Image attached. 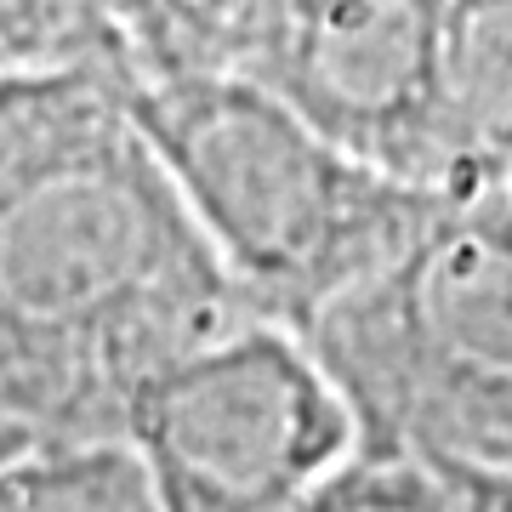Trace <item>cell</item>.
I'll return each mask as SVG.
<instances>
[{
	"mask_svg": "<svg viewBox=\"0 0 512 512\" xmlns=\"http://www.w3.org/2000/svg\"><path fill=\"white\" fill-rule=\"evenodd\" d=\"M120 80L245 302L302 336L444 205L330 143L256 74Z\"/></svg>",
	"mask_w": 512,
	"mask_h": 512,
	"instance_id": "3957f363",
	"label": "cell"
},
{
	"mask_svg": "<svg viewBox=\"0 0 512 512\" xmlns=\"http://www.w3.org/2000/svg\"><path fill=\"white\" fill-rule=\"evenodd\" d=\"M308 342L359 450L421 467L461 512H512V217L444 200Z\"/></svg>",
	"mask_w": 512,
	"mask_h": 512,
	"instance_id": "7a4b0ae2",
	"label": "cell"
},
{
	"mask_svg": "<svg viewBox=\"0 0 512 512\" xmlns=\"http://www.w3.org/2000/svg\"><path fill=\"white\" fill-rule=\"evenodd\" d=\"M279 0H86V52L109 69L148 74H245L268 40Z\"/></svg>",
	"mask_w": 512,
	"mask_h": 512,
	"instance_id": "52a82bcc",
	"label": "cell"
},
{
	"mask_svg": "<svg viewBox=\"0 0 512 512\" xmlns=\"http://www.w3.org/2000/svg\"><path fill=\"white\" fill-rule=\"evenodd\" d=\"M86 52V0H0V69Z\"/></svg>",
	"mask_w": 512,
	"mask_h": 512,
	"instance_id": "30bf717a",
	"label": "cell"
},
{
	"mask_svg": "<svg viewBox=\"0 0 512 512\" xmlns=\"http://www.w3.org/2000/svg\"><path fill=\"white\" fill-rule=\"evenodd\" d=\"M29 444H35V439H29V433H23V427H18L12 416H6V410H0V467H6L12 456H23Z\"/></svg>",
	"mask_w": 512,
	"mask_h": 512,
	"instance_id": "8fae6325",
	"label": "cell"
},
{
	"mask_svg": "<svg viewBox=\"0 0 512 512\" xmlns=\"http://www.w3.org/2000/svg\"><path fill=\"white\" fill-rule=\"evenodd\" d=\"M126 444L154 512H302L359 456V421L302 330L245 319L148 387Z\"/></svg>",
	"mask_w": 512,
	"mask_h": 512,
	"instance_id": "277c9868",
	"label": "cell"
},
{
	"mask_svg": "<svg viewBox=\"0 0 512 512\" xmlns=\"http://www.w3.org/2000/svg\"><path fill=\"white\" fill-rule=\"evenodd\" d=\"M302 512H461V501L410 461L359 450Z\"/></svg>",
	"mask_w": 512,
	"mask_h": 512,
	"instance_id": "9c48e42d",
	"label": "cell"
},
{
	"mask_svg": "<svg viewBox=\"0 0 512 512\" xmlns=\"http://www.w3.org/2000/svg\"><path fill=\"white\" fill-rule=\"evenodd\" d=\"M433 194L512 217V0H444V120Z\"/></svg>",
	"mask_w": 512,
	"mask_h": 512,
	"instance_id": "8992f818",
	"label": "cell"
},
{
	"mask_svg": "<svg viewBox=\"0 0 512 512\" xmlns=\"http://www.w3.org/2000/svg\"><path fill=\"white\" fill-rule=\"evenodd\" d=\"M0 512H154V490L126 439L29 444L0 467Z\"/></svg>",
	"mask_w": 512,
	"mask_h": 512,
	"instance_id": "ba28073f",
	"label": "cell"
},
{
	"mask_svg": "<svg viewBox=\"0 0 512 512\" xmlns=\"http://www.w3.org/2000/svg\"><path fill=\"white\" fill-rule=\"evenodd\" d=\"M262 313L97 52L0 69V410L126 439L160 376Z\"/></svg>",
	"mask_w": 512,
	"mask_h": 512,
	"instance_id": "6da1fadb",
	"label": "cell"
},
{
	"mask_svg": "<svg viewBox=\"0 0 512 512\" xmlns=\"http://www.w3.org/2000/svg\"><path fill=\"white\" fill-rule=\"evenodd\" d=\"M245 74L348 154L433 188L444 120V0H279Z\"/></svg>",
	"mask_w": 512,
	"mask_h": 512,
	"instance_id": "5b68a950",
	"label": "cell"
}]
</instances>
